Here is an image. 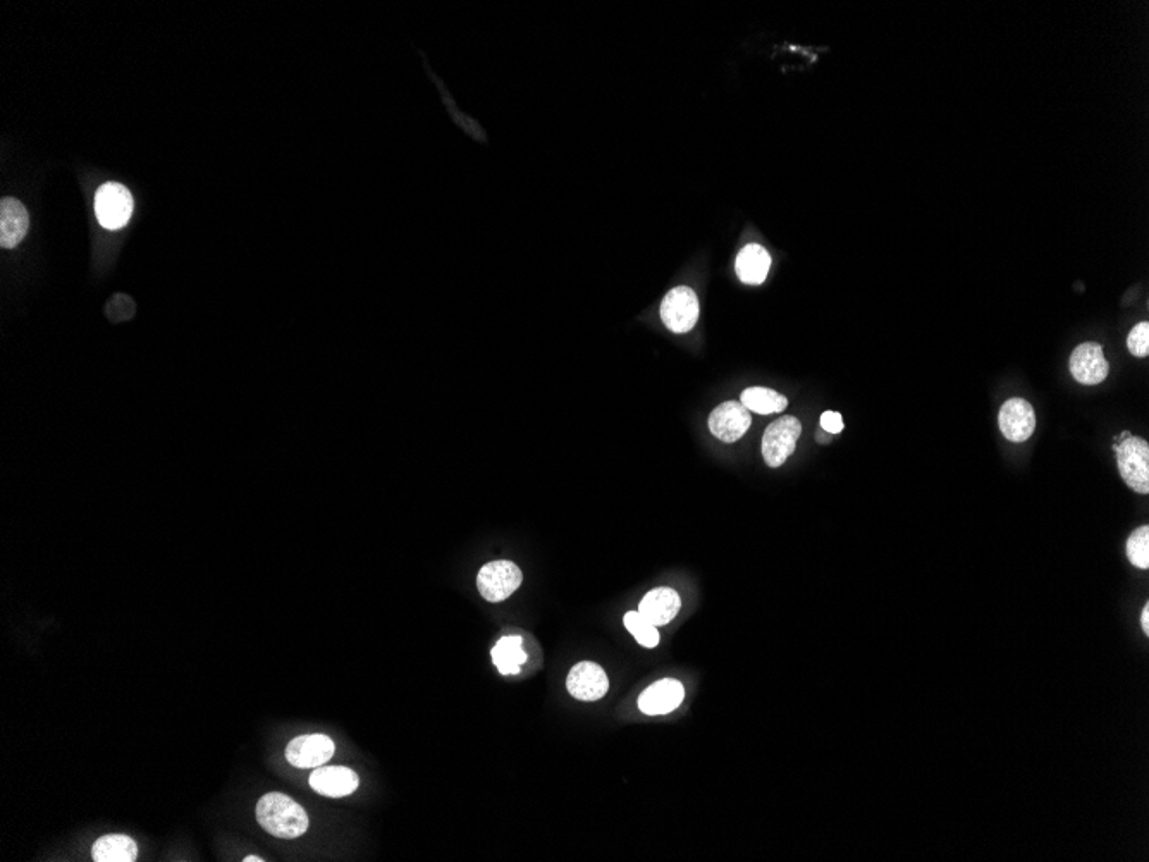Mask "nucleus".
<instances>
[{"instance_id": "f257e3e1", "label": "nucleus", "mask_w": 1149, "mask_h": 862, "mask_svg": "<svg viewBox=\"0 0 1149 862\" xmlns=\"http://www.w3.org/2000/svg\"><path fill=\"white\" fill-rule=\"evenodd\" d=\"M257 821L274 837L293 840L308 830V816L298 802L281 792H269L257 804Z\"/></svg>"}, {"instance_id": "f03ea898", "label": "nucleus", "mask_w": 1149, "mask_h": 862, "mask_svg": "<svg viewBox=\"0 0 1149 862\" xmlns=\"http://www.w3.org/2000/svg\"><path fill=\"white\" fill-rule=\"evenodd\" d=\"M1119 472L1125 484L1139 494L1149 493V444L1146 439H1122L1115 443Z\"/></svg>"}, {"instance_id": "7ed1b4c3", "label": "nucleus", "mask_w": 1149, "mask_h": 862, "mask_svg": "<svg viewBox=\"0 0 1149 862\" xmlns=\"http://www.w3.org/2000/svg\"><path fill=\"white\" fill-rule=\"evenodd\" d=\"M522 582V570L513 561H491L486 567L480 568L477 575L479 592L489 603H501L510 598Z\"/></svg>"}, {"instance_id": "20e7f679", "label": "nucleus", "mask_w": 1149, "mask_h": 862, "mask_svg": "<svg viewBox=\"0 0 1149 862\" xmlns=\"http://www.w3.org/2000/svg\"><path fill=\"white\" fill-rule=\"evenodd\" d=\"M133 195L119 183H105L95 195V216L105 229H121L133 216Z\"/></svg>"}, {"instance_id": "39448f33", "label": "nucleus", "mask_w": 1149, "mask_h": 862, "mask_svg": "<svg viewBox=\"0 0 1149 862\" xmlns=\"http://www.w3.org/2000/svg\"><path fill=\"white\" fill-rule=\"evenodd\" d=\"M699 298L689 286H678L668 291L661 303V319L671 333L685 334L699 321Z\"/></svg>"}, {"instance_id": "423d86ee", "label": "nucleus", "mask_w": 1149, "mask_h": 862, "mask_svg": "<svg viewBox=\"0 0 1149 862\" xmlns=\"http://www.w3.org/2000/svg\"><path fill=\"white\" fill-rule=\"evenodd\" d=\"M800 434L802 424L795 417H781L768 425L762 436V456L768 467H781L787 462L788 456L797 448Z\"/></svg>"}, {"instance_id": "0eeeda50", "label": "nucleus", "mask_w": 1149, "mask_h": 862, "mask_svg": "<svg viewBox=\"0 0 1149 862\" xmlns=\"http://www.w3.org/2000/svg\"><path fill=\"white\" fill-rule=\"evenodd\" d=\"M334 756V742L327 735L312 733L300 735L289 742L286 747V759L289 764L302 770L319 768Z\"/></svg>"}, {"instance_id": "6e6552de", "label": "nucleus", "mask_w": 1149, "mask_h": 862, "mask_svg": "<svg viewBox=\"0 0 1149 862\" xmlns=\"http://www.w3.org/2000/svg\"><path fill=\"white\" fill-rule=\"evenodd\" d=\"M752 417L740 401H726L709 415V429L723 443H735L749 431Z\"/></svg>"}, {"instance_id": "1a4fd4ad", "label": "nucleus", "mask_w": 1149, "mask_h": 862, "mask_svg": "<svg viewBox=\"0 0 1149 862\" xmlns=\"http://www.w3.org/2000/svg\"><path fill=\"white\" fill-rule=\"evenodd\" d=\"M566 689L578 701L592 702L608 694V675L596 663H578L566 678Z\"/></svg>"}, {"instance_id": "9d476101", "label": "nucleus", "mask_w": 1149, "mask_h": 862, "mask_svg": "<svg viewBox=\"0 0 1149 862\" xmlns=\"http://www.w3.org/2000/svg\"><path fill=\"white\" fill-rule=\"evenodd\" d=\"M998 424L1003 436L1012 443H1024L1033 436L1036 429V415L1029 401L1012 398L1005 401L998 415Z\"/></svg>"}, {"instance_id": "9b49d317", "label": "nucleus", "mask_w": 1149, "mask_h": 862, "mask_svg": "<svg viewBox=\"0 0 1149 862\" xmlns=\"http://www.w3.org/2000/svg\"><path fill=\"white\" fill-rule=\"evenodd\" d=\"M1070 372L1076 381L1086 386H1096L1105 381L1110 372L1105 353L1098 343H1082L1070 357Z\"/></svg>"}, {"instance_id": "f8f14e48", "label": "nucleus", "mask_w": 1149, "mask_h": 862, "mask_svg": "<svg viewBox=\"0 0 1149 862\" xmlns=\"http://www.w3.org/2000/svg\"><path fill=\"white\" fill-rule=\"evenodd\" d=\"M685 689L678 680L664 678L647 687L639 697V708L644 715H668L682 704Z\"/></svg>"}, {"instance_id": "ddd939ff", "label": "nucleus", "mask_w": 1149, "mask_h": 862, "mask_svg": "<svg viewBox=\"0 0 1149 862\" xmlns=\"http://www.w3.org/2000/svg\"><path fill=\"white\" fill-rule=\"evenodd\" d=\"M358 775L345 766H319L310 775V787L317 794L331 799L351 795L358 789Z\"/></svg>"}, {"instance_id": "4468645a", "label": "nucleus", "mask_w": 1149, "mask_h": 862, "mask_svg": "<svg viewBox=\"0 0 1149 862\" xmlns=\"http://www.w3.org/2000/svg\"><path fill=\"white\" fill-rule=\"evenodd\" d=\"M680 606H682V601H680V596L675 589L658 587V589L646 594L644 599L640 601L639 613L646 618L647 622L661 627V625H668L678 615Z\"/></svg>"}, {"instance_id": "2eb2a0df", "label": "nucleus", "mask_w": 1149, "mask_h": 862, "mask_svg": "<svg viewBox=\"0 0 1149 862\" xmlns=\"http://www.w3.org/2000/svg\"><path fill=\"white\" fill-rule=\"evenodd\" d=\"M30 226V217L25 205L16 198H4L0 202V245L13 248L25 238Z\"/></svg>"}, {"instance_id": "dca6fc26", "label": "nucleus", "mask_w": 1149, "mask_h": 862, "mask_svg": "<svg viewBox=\"0 0 1149 862\" xmlns=\"http://www.w3.org/2000/svg\"><path fill=\"white\" fill-rule=\"evenodd\" d=\"M769 267H771V257H769L768 250L757 245V243H750L747 247L742 248V252L738 253L737 274L742 283H764V279L768 278Z\"/></svg>"}, {"instance_id": "f3484780", "label": "nucleus", "mask_w": 1149, "mask_h": 862, "mask_svg": "<svg viewBox=\"0 0 1149 862\" xmlns=\"http://www.w3.org/2000/svg\"><path fill=\"white\" fill-rule=\"evenodd\" d=\"M92 857L95 862H135L138 845L128 835L112 833L93 844Z\"/></svg>"}, {"instance_id": "a211bd4d", "label": "nucleus", "mask_w": 1149, "mask_h": 862, "mask_svg": "<svg viewBox=\"0 0 1149 862\" xmlns=\"http://www.w3.org/2000/svg\"><path fill=\"white\" fill-rule=\"evenodd\" d=\"M523 639L520 635H508L499 639L498 644L492 647V661L498 666L501 675H518L523 663L527 661V653L522 649Z\"/></svg>"}, {"instance_id": "6ab92c4d", "label": "nucleus", "mask_w": 1149, "mask_h": 862, "mask_svg": "<svg viewBox=\"0 0 1149 862\" xmlns=\"http://www.w3.org/2000/svg\"><path fill=\"white\" fill-rule=\"evenodd\" d=\"M740 403L744 405L749 412L759 413V415H771V413H781L788 407V400L785 396L780 395L778 391L768 388H749L745 389L740 398Z\"/></svg>"}, {"instance_id": "aec40b11", "label": "nucleus", "mask_w": 1149, "mask_h": 862, "mask_svg": "<svg viewBox=\"0 0 1149 862\" xmlns=\"http://www.w3.org/2000/svg\"><path fill=\"white\" fill-rule=\"evenodd\" d=\"M623 622H625V627H627L628 632L637 639L640 646L647 647V649L658 646V627L652 625L651 622H647L646 618L640 615L639 611H628L625 618H623Z\"/></svg>"}, {"instance_id": "412c9836", "label": "nucleus", "mask_w": 1149, "mask_h": 862, "mask_svg": "<svg viewBox=\"0 0 1149 862\" xmlns=\"http://www.w3.org/2000/svg\"><path fill=\"white\" fill-rule=\"evenodd\" d=\"M1127 556L1132 565L1141 570L1149 568V527L1134 530L1127 541Z\"/></svg>"}, {"instance_id": "4be33fe9", "label": "nucleus", "mask_w": 1149, "mask_h": 862, "mask_svg": "<svg viewBox=\"0 0 1149 862\" xmlns=\"http://www.w3.org/2000/svg\"><path fill=\"white\" fill-rule=\"evenodd\" d=\"M1127 346L1134 357H1148L1149 355V324L1148 322H1139L1134 329H1132L1129 338H1127Z\"/></svg>"}, {"instance_id": "5701e85b", "label": "nucleus", "mask_w": 1149, "mask_h": 862, "mask_svg": "<svg viewBox=\"0 0 1149 862\" xmlns=\"http://www.w3.org/2000/svg\"><path fill=\"white\" fill-rule=\"evenodd\" d=\"M821 427L828 434H840L843 431L842 415L838 412H824L821 415Z\"/></svg>"}, {"instance_id": "b1692460", "label": "nucleus", "mask_w": 1149, "mask_h": 862, "mask_svg": "<svg viewBox=\"0 0 1149 862\" xmlns=\"http://www.w3.org/2000/svg\"><path fill=\"white\" fill-rule=\"evenodd\" d=\"M1141 625H1143L1144 634H1149V606H1144L1143 613H1141Z\"/></svg>"}, {"instance_id": "393cba45", "label": "nucleus", "mask_w": 1149, "mask_h": 862, "mask_svg": "<svg viewBox=\"0 0 1149 862\" xmlns=\"http://www.w3.org/2000/svg\"><path fill=\"white\" fill-rule=\"evenodd\" d=\"M243 861H245V862H262V861H264V859H262V857H257V856H248V857H245V859H243Z\"/></svg>"}, {"instance_id": "a878e982", "label": "nucleus", "mask_w": 1149, "mask_h": 862, "mask_svg": "<svg viewBox=\"0 0 1149 862\" xmlns=\"http://www.w3.org/2000/svg\"><path fill=\"white\" fill-rule=\"evenodd\" d=\"M818 441L819 443H830V436H823V434H818Z\"/></svg>"}]
</instances>
